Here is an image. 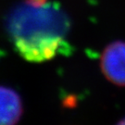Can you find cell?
Listing matches in <instances>:
<instances>
[{
  "mask_svg": "<svg viewBox=\"0 0 125 125\" xmlns=\"http://www.w3.org/2000/svg\"><path fill=\"white\" fill-rule=\"evenodd\" d=\"M70 29L67 15L47 0H26L15 9L8 21V30L19 54L29 61L53 58L65 45Z\"/></svg>",
  "mask_w": 125,
  "mask_h": 125,
  "instance_id": "obj_1",
  "label": "cell"
},
{
  "mask_svg": "<svg viewBox=\"0 0 125 125\" xmlns=\"http://www.w3.org/2000/svg\"><path fill=\"white\" fill-rule=\"evenodd\" d=\"M100 67L107 81L117 86H125V42L117 41L106 46Z\"/></svg>",
  "mask_w": 125,
  "mask_h": 125,
  "instance_id": "obj_2",
  "label": "cell"
},
{
  "mask_svg": "<svg viewBox=\"0 0 125 125\" xmlns=\"http://www.w3.org/2000/svg\"><path fill=\"white\" fill-rule=\"evenodd\" d=\"M22 114V105L14 90L0 86V125L17 123Z\"/></svg>",
  "mask_w": 125,
  "mask_h": 125,
  "instance_id": "obj_3",
  "label": "cell"
}]
</instances>
